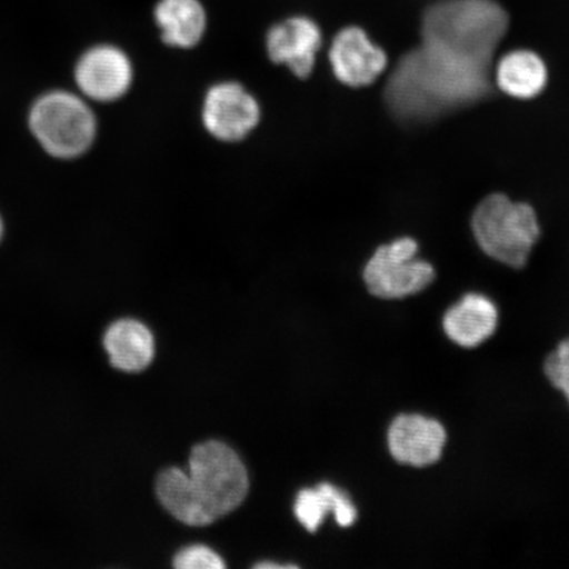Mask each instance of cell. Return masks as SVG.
Here are the masks:
<instances>
[{
  "mask_svg": "<svg viewBox=\"0 0 569 569\" xmlns=\"http://www.w3.org/2000/svg\"><path fill=\"white\" fill-rule=\"evenodd\" d=\"M490 92V66L422 42L391 71L386 101L396 118L423 123L479 102Z\"/></svg>",
  "mask_w": 569,
  "mask_h": 569,
  "instance_id": "cell-1",
  "label": "cell"
},
{
  "mask_svg": "<svg viewBox=\"0 0 569 569\" xmlns=\"http://www.w3.org/2000/svg\"><path fill=\"white\" fill-rule=\"evenodd\" d=\"M248 489L243 461L217 440L193 448L189 473L168 468L156 482L162 507L189 526H208L231 513L244 501Z\"/></svg>",
  "mask_w": 569,
  "mask_h": 569,
  "instance_id": "cell-2",
  "label": "cell"
},
{
  "mask_svg": "<svg viewBox=\"0 0 569 569\" xmlns=\"http://www.w3.org/2000/svg\"><path fill=\"white\" fill-rule=\"evenodd\" d=\"M508 27V13L496 0H445L423 13L421 36L426 44L492 66Z\"/></svg>",
  "mask_w": 569,
  "mask_h": 569,
  "instance_id": "cell-3",
  "label": "cell"
},
{
  "mask_svg": "<svg viewBox=\"0 0 569 569\" xmlns=\"http://www.w3.org/2000/svg\"><path fill=\"white\" fill-rule=\"evenodd\" d=\"M28 127L39 146L59 160L88 153L98 133L97 117L87 98L68 90L48 91L36 99Z\"/></svg>",
  "mask_w": 569,
  "mask_h": 569,
  "instance_id": "cell-4",
  "label": "cell"
},
{
  "mask_svg": "<svg viewBox=\"0 0 569 569\" xmlns=\"http://www.w3.org/2000/svg\"><path fill=\"white\" fill-rule=\"evenodd\" d=\"M472 230L482 251L502 264L521 269L539 238L536 211L528 203L492 194L476 208Z\"/></svg>",
  "mask_w": 569,
  "mask_h": 569,
  "instance_id": "cell-5",
  "label": "cell"
},
{
  "mask_svg": "<svg viewBox=\"0 0 569 569\" xmlns=\"http://www.w3.org/2000/svg\"><path fill=\"white\" fill-rule=\"evenodd\" d=\"M436 277L430 262L418 258V243L411 238H400L377 248L365 268L367 288L382 300L421 293Z\"/></svg>",
  "mask_w": 569,
  "mask_h": 569,
  "instance_id": "cell-6",
  "label": "cell"
},
{
  "mask_svg": "<svg viewBox=\"0 0 569 569\" xmlns=\"http://www.w3.org/2000/svg\"><path fill=\"white\" fill-rule=\"evenodd\" d=\"M261 116L258 98L239 82H218L204 94L202 124L219 141H243L259 127Z\"/></svg>",
  "mask_w": 569,
  "mask_h": 569,
  "instance_id": "cell-7",
  "label": "cell"
},
{
  "mask_svg": "<svg viewBox=\"0 0 569 569\" xmlns=\"http://www.w3.org/2000/svg\"><path fill=\"white\" fill-rule=\"evenodd\" d=\"M134 70L130 57L117 46L91 47L78 59L74 81L83 98L98 103H112L128 94Z\"/></svg>",
  "mask_w": 569,
  "mask_h": 569,
  "instance_id": "cell-8",
  "label": "cell"
},
{
  "mask_svg": "<svg viewBox=\"0 0 569 569\" xmlns=\"http://www.w3.org/2000/svg\"><path fill=\"white\" fill-rule=\"evenodd\" d=\"M329 59L333 76L350 88L369 87L388 66L387 53L359 27H347L338 32Z\"/></svg>",
  "mask_w": 569,
  "mask_h": 569,
  "instance_id": "cell-9",
  "label": "cell"
},
{
  "mask_svg": "<svg viewBox=\"0 0 569 569\" xmlns=\"http://www.w3.org/2000/svg\"><path fill=\"white\" fill-rule=\"evenodd\" d=\"M322 42V31L315 20L295 17L270 28L267 53L270 61L287 67L291 74L306 80L316 68Z\"/></svg>",
  "mask_w": 569,
  "mask_h": 569,
  "instance_id": "cell-10",
  "label": "cell"
},
{
  "mask_svg": "<svg viewBox=\"0 0 569 569\" xmlns=\"http://www.w3.org/2000/svg\"><path fill=\"white\" fill-rule=\"evenodd\" d=\"M447 432L437 419L421 415H401L391 422L388 446L400 465L425 468L442 458Z\"/></svg>",
  "mask_w": 569,
  "mask_h": 569,
  "instance_id": "cell-11",
  "label": "cell"
},
{
  "mask_svg": "<svg viewBox=\"0 0 569 569\" xmlns=\"http://www.w3.org/2000/svg\"><path fill=\"white\" fill-rule=\"evenodd\" d=\"M497 306L487 296L471 293L461 298L443 318L446 336L462 348H476L497 330Z\"/></svg>",
  "mask_w": 569,
  "mask_h": 569,
  "instance_id": "cell-12",
  "label": "cell"
},
{
  "mask_svg": "<svg viewBox=\"0 0 569 569\" xmlns=\"http://www.w3.org/2000/svg\"><path fill=\"white\" fill-rule=\"evenodd\" d=\"M110 362L119 371H144L154 358V340L148 327L134 319H120L107 330L103 339Z\"/></svg>",
  "mask_w": 569,
  "mask_h": 569,
  "instance_id": "cell-13",
  "label": "cell"
},
{
  "mask_svg": "<svg viewBox=\"0 0 569 569\" xmlns=\"http://www.w3.org/2000/svg\"><path fill=\"white\" fill-rule=\"evenodd\" d=\"M163 44L191 49L201 42L208 17L199 0H160L154 10Z\"/></svg>",
  "mask_w": 569,
  "mask_h": 569,
  "instance_id": "cell-14",
  "label": "cell"
},
{
  "mask_svg": "<svg viewBox=\"0 0 569 569\" xmlns=\"http://www.w3.org/2000/svg\"><path fill=\"white\" fill-rule=\"evenodd\" d=\"M295 513L298 521L310 532H316L329 513L336 516L341 528H350L358 519V510L350 496L329 482L319 483L315 489L301 490L297 497Z\"/></svg>",
  "mask_w": 569,
  "mask_h": 569,
  "instance_id": "cell-15",
  "label": "cell"
},
{
  "mask_svg": "<svg viewBox=\"0 0 569 569\" xmlns=\"http://www.w3.org/2000/svg\"><path fill=\"white\" fill-rule=\"evenodd\" d=\"M496 83L505 94L530 99L540 94L547 84L546 63L537 53L513 51L497 63Z\"/></svg>",
  "mask_w": 569,
  "mask_h": 569,
  "instance_id": "cell-16",
  "label": "cell"
},
{
  "mask_svg": "<svg viewBox=\"0 0 569 569\" xmlns=\"http://www.w3.org/2000/svg\"><path fill=\"white\" fill-rule=\"evenodd\" d=\"M547 379L565 395L569 403V338L561 341L557 350L545 362Z\"/></svg>",
  "mask_w": 569,
  "mask_h": 569,
  "instance_id": "cell-17",
  "label": "cell"
},
{
  "mask_svg": "<svg viewBox=\"0 0 569 569\" xmlns=\"http://www.w3.org/2000/svg\"><path fill=\"white\" fill-rule=\"evenodd\" d=\"M173 566L177 569H223L222 558L209 547L197 545L187 547L176 555Z\"/></svg>",
  "mask_w": 569,
  "mask_h": 569,
  "instance_id": "cell-18",
  "label": "cell"
},
{
  "mask_svg": "<svg viewBox=\"0 0 569 569\" xmlns=\"http://www.w3.org/2000/svg\"><path fill=\"white\" fill-rule=\"evenodd\" d=\"M254 568L268 569V568H295V566L277 565V563H260L256 565Z\"/></svg>",
  "mask_w": 569,
  "mask_h": 569,
  "instance_id": "cell-19",
  "label": "cell"
},
{
  "mask_svg": "<svg viewBox=\"0 0 569 569\" xmlns=\"http://www.w3.org/2000/svg\"><path fill=\"white\" fill-rule=\"evenodd\" d=\"M4 233V223L2 217H0V240H2Z\"/></svg>",
  "mask_w": 569,
  "mask_h": 569,
  "instance_id": "cell-20",
  "label": "cell"
}]
</instances>
